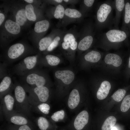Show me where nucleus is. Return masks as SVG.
<instances>
[{
	"label": "nucleus",
	"instance_id": "1",
	"mask_svg": "<svg viewBox=\"0 0 130 130\" xmlns=\"http://www.w3.org/2000/svg\"><path fill=\"white\" fill-rule=\"evenodd\" d=\"M114 9L113 1L106 0L98 3L95 15L94 27L96 31H100L106 28L109 29L112 28L114 18L113 15Z\"/></svg>",
	"mask_w": 130,
	"mask_h": 130
},
{
	"label": "nucleus",
	"instance_id": "2",
	"mask_svg": "<svg viewBox=\"0 0 130 130\" xmlns=\"http://www.w3.org/2000/svg\"><path fill=\"white\" fill-rule=\"evenodd\" d=\"M127 38V35L124 31L114 28H112L100 36L99 46L106 49L116 48Z\"/></svg>",
	"mask_w": 130,
	"mask_h": 130
},
{
	"label": "nucleus",
	"instance_id": "3",
	"mask_svg": "<svg viewBox=\"0 0 130 130\" xmlns=\"http://www.w3.org/2000/svg\"><path fill=\"white\" fill-rule=\"evenodd\" d=\"M79 37L80 39L78 44L79 50L84 51L88 49L95 40L94 24L92 21L86 23L84 26Z\"/></svg>",
	"mask_w": 130,
	"mask_h": 130
},
{
	"label": "nucleus",
	"instance_id": "4",
	"mask_svg": "<svg viewBox=\"0 0 130 130\" xmlns=\"http://www.w3.org/2000/svg\"><path fill=\"white\" fill-rule=\"evenodd\" d=\"M27 90L29 93L28 97L29 103L33 106H35L40 102H46L49 97V89L45 86L27 87Z\"/></svg>",
	"mask_w": 130,
	"mask_h": 130
},
{
	"label": "nucleus",
	"instance_id": "5",
	"mask_svg": "<svg viewBox=\"0 0 130 130\" xmlns=\"http://www.w3.org/2000/svg\"><path fill=\"white\" fill-rule=\"evenodd\" d=\"M15 103L19 110L21 112L28 113L30 110L31 106L26 90L20 84L16 85L14 88Z\"/></svg>",
	"mask_w": 130,
	"mask_h": 130
},
{
	"label": "nucleus",
	"instance_id": "6",
	"mask_svg": "<svg viewBox=\"0 0 130 130\" xmlns=\"http://www.w3.org/2000/svg\"><path fill=\"white\" fill-rule=\"evenodd\" d=\"M38 60L37 56L27 57L17 65L15 68V72L18 75L24 76L35 69Z\"/></svg>",
	"mask_w": 130,
	"mask_h": 130
},
{
	"label": "nucleus",
	"instance_id": "7",
	"mask_svg": "<svg viewBox=\"0 0 130 130\" xmlns=\"http://www.w3.org/2000/svg\"><path fill=\"white\" fill-rule=\"evenodd\" d=\"M79 35L72 30L63 32L61 40L63 49L65 50L69 49L72 51L75 50L78 47L77 38Z\"/></svg>",
	"mask_w": 130,
	"mask_h": 130
},
{
	"label": "nucleus",
	"instance_id": "8",
	"mask_svg": "<svg viewBox=\"0 0 130 130\" xmlns=\"http://www.w3.org/2000/svg\"><path fill=\"white\" fill-rule=\"evenodd\" d=\"M25 82L32 87H41L46 84V80L38 70H35L23 76Z\"/></svg>",
	"mask_w": 130,
	"mask_h": 130
},
{
	"label": "nucleus",
	"instance_id": "9",
	"mask_svg": "<svg viewBox=\"0 0 130 130\" xmlns=\"http://www.w3.org/2000/svg\"><path fill=\"white\" fill-rule=\"evenodd\" d=\"M25 47L22 44L18 43L11 46L7 52L8 60L13 61L18 59L24 52Z\"/></svg>",
	"mask_w": 130,
	"mask_h": 130
},
{
	"label": "nucleus",
	"instance_id": "10",
	"mask_svg": "<svg viewBox=\"0 0 130 130\" xmlns=\"http://www.w3.org/2000/svg\"><path fill=\"white\" fill-rule=\"evenodd\" d=\"M3 97L2 100L3 109L5 114L8 117L15 113L13 110L15 103V99L14 97L8 93Z\"/></svg>",
	"mask_w": 130,
	"mask_h": 130
},
{
	"label": "nucleus",
	"instance_id": "11",
	"mask_svg": "<svg viewBox=\"0 0 130 130\" xmlns=\"http://www.w3.org/2000/svg\"><path fill=\"white\" fill-rule=\"evenodd\" d=\"M113 1L116 13L114 19V28L119 29L118 25L122 12L124 7L125 1L124 0H115Z\"/></svg>",
	"mask_w": 130,
	"mask_h": 130
},
{
	"label": "nucleus",
	"instance_id": "12",
	"mask_svg": "<svg viewBox=\"0 0 130 130\" xmlns=\"http://www.w3.org/2000/svg\"><path fill=\"white\" fill-rule=\"evenodd\" d=\"M55 77L60 79L64 84H68L73 80L75 75L73 72L69 70L57 71L55 73Z\"/></svg>",
	"mask_w": 130,
	"mask_h": 130
},
{
	"label": "nucleus",
	"instance_id": "13",
	"mask_svg": "<svg viewBox=\"0 0 130 130\" xmlns=\"http://www.w3.org/2000/svg\"><path fill=\"white\" fill-rule=\"evenodd\" d=\"M89 115L87 111L83 110L79 113L76 117L74 122L75 128L77 130L83 129L88 122Z\"/></svg>",
	"mask_w": 130,
	"mask_h": 130
},
{
	"label": "nucleus",
	"instance_id": "14",
	"mask_svg": "<svg viewBox=\"0 0 130 130\" xmlns=\"http://www.w3.org/2000/svg\"><path fill=\"white\" fill-rule=\"evenodd\" d=\"M84 15L81 11L76 9L67 8L65 9L63 18H68L65 20H77L78 19L80 20L83 19Z\"/></svg>",
	"mask_w": 130,
	"mask_h": 130
},
{
	"label": "nucleus",
	"instance_id": "15",
	"mask_svg": "<svg viewBox=\"0 0 130 130\" xmlns=\"http://www.w3.org/2000/svg\"><path fill=\"white\" fill-rule=\"evenodd\" d=\"M111 88V85L109 81L107 80L103 81L97 92V98L100 100L105 98L108 95Z\"/></svg>",
	"mask_w": 130,
	"mask_h": 130
},
{
	"label": "nucleus",
	"instance_id": "16",
	"mask_svg": "<svg viewBox=\"0 0 130 130\" xmlns=\"http://www.w3.org/2000/svg\"><path fill=\"white\" fill-rule=\"evenodd\" d=\"M104 60L106 64L111 65L115 67L120 66L122 62L121 58L119 55L112 53L106 54Z\"/></svg>",
	"mask_w": 130,
	"mask_h": 130
},
{
	"label": "nucleus",
	"instance_id": "17",
	"mask_svg": "<svg viewBox=\"0 0 130 130\" xmlns=\"http://www.w3.org/2000/svg\"><path fill=\"white\" fill-rule=\"evenodd\" d=\"M12 84L11 78L9 76H6L2 78L0 84V98L6 94L11 88Z\"/></svg>",
	"mask_w": 130,
	"mask_h": 130
},
{
	"label": "nucleus",
	"instance_id": "18",
	"mask_svg": "<svg viewBox=\"0 0 130 130\" xmlns=\"http://www.w3.org/2000/svg\"><path fill=\"white\" fill-rule=\"evenodd\" d=\"M80 101V97L78 91L74 89L71 92L68 99V105L70 108L74 109L78 105Z\"/></svg>",
	"mask_w": 130,
	"mask_h": 130
},
{
	"label": "nucleus",
	"instance_id": "19",
	"mask_svg": "<svg viewBox=\"0 0 130 130\" xmlns=\"http://www.w3.org/2000/svg\"><path fill=\"white\" fill-rule=\"evenodd\" d=\"M5 26L8 32L13 34H18L20 31V26L16 22L10 20H6Z\"/></svg>",
	"mask_w": 130,
	"mask_h": 130
},
{
	"label": "nucleus",
	"instance_id": "20",
	"mask_svg": "<svg viewBox=\"0 0 130 130\" xmlns=\"http://www.w3.org/2000/svg\"><path fill=\"white\" fill-rule=\"evenodd\" d=\"M10 122L15 124L23 125L26 124L28 123L27 119L24 116L15 113L12 114L7 117Z\"/></svg>",
	"mask_w": 130,
	"mask_h": 130
},
{
	"label": "nucleus",
	"instance_id": "21",
	"mask_svg": "<svg viewBox=\"0 0 130 130\" xmlns=\"http://www.w3.org/2000/svg\"><path fill=\"white\" fill-rule=\"evenodd\" d=\"M101 55L98 51L92 50L87 53L84 56V58L86 61L95 63L98 62L101 59Z\"/></svg>",
	"mask_w": 130,
	"mask_h": 130
},
{
	"label": "nucleus",
	"instance_id": "22",
	"mask_svg": "<svg viewBox=\"0 0 130 130\" xmlns=\"http://www.w3.org/2000/svg\"><path fill=\"white\" fill-rule=\"evenodd\" d=\"M50 24L46 20H42L37 22L35 24V31L37 33H41L45 32L48 28Z\"/></svg>",
	"mask_w": 130,
	"mask_h": 130
},
{
	"label": "nucleus",
	"instance_id": "23",
	"mask_svg": "<svg viewBox=\"0 0 130 130\" xmlns=\"http://www.w3.org/2000/svg\"><path fill=\"white\" fill-rule=\"evenodd\" d=\"M27 19L25 10L22 9L18 11L16 15V21L20 26H23Z\"/></svg>",
	"mask_w": 130,
	"mask_h": 130
},
{
	"label": "nucleus",
	"instance_id": "24",
	"mask_svg": "<svg viewBox=\"0 0 130 130\" xmlns=\"http://www.w3.org/2000/svg\"><path fill=\"white\" fill-rule=\"evenodd\" d=\"M116 119L115 117L111 116L105 120L102 127V130H109L115 124Z\"/></svg>",
	"mask_w": 130,
	"mask_h": 130
},
{
	"label": "nucleus",
	"instance_id": "25",
	"mask_svg": "<svg viewBox=\"0 0 130 130\" xmlns=\"http://www.w3.org/2000/svg\"><path fill=\"white\" fill-rule=\"evenodd\" d=\"M96 0H84L82 1L81 11L84 15L89 12L92 8Z\"/></svg>",
	"mask_w": 130,
	"mask_h": 130
},
{
	"label": "nucleus",
	"instance_id": "26",
	"mask_svg": "<svg viewBox=\"0 0 130 130\" xmlns=\"http://www.w3.org/2000/svg\"><path fill=\"white\" fill-rule=\"evenodd\" d=\"M53 39H52L50 37H46L42 39L39 43V50L43 51L47 49Z\"/></svg>",
	"mask_w": 130,
	"mask_h": 130
},
{
	"label": "nucleus",
	"instance_id": "27",
	"mask_svg": "<svg viewBox=\"0 0 130 130\" xmlns=\"http://www.w3.org/2000/svg\"><path fill=\"white\" fill-rule=\"evenodd\" d=\"M65 9L62 4L58 5L56 7L54 16L57 19H62L64 17Z\"/></svg>",
	"mask_w": 130,
	"mask_h": 130
},
{
	"label": "nucleus",
	"instance_id": "28",
	"mask_svg": "<svg viewBox=\"0 0 130 130\" xmlns=\"http://www.w3.org/2000/svg\"><path fill=\"white\" fill-rule=\"evenodd\" d=\"M25 10L27 19L30 21H35L36 19V16L34 11L33 6L31 4L27 5Z\"/></svg>",
	"mask_w": 130,
	"mask_h": 130
},
{
	"label": "nucleus",
	"instance_id": "29",
	"mask_svg": "<svg viewBox=\"0 0 130 130\" xmlns=\"http://www.w3.org/2000/svg\"><path fill=\"white\" fill-rule=\"evenodd\" d=\"M63 33V32H60L58 35L56 36L54 38L52 41L47 49V51H52L57 47L60 42L61 41Z\"/></svg>",
	"mask_w": 130,
	"mask_h": 130
},
{
	"label": "nucleus",
	"instance_id": "30",
	"mask_svg": "<svg viewBox=\"0 0 130 130\" xmlns=\"http://www.w3.org/2000/svg\"><path fill=\"white\" fill-rule=\"evenodd\" d=\"M45 58L47 63L51 66H55L59 63L60 60L59 58L55 55L49 54L46 55Z\"/></svg>",
	"mask_w": 130,
	"mask_h": 130
},
{
	"label": "nucleus",
	"instance_id": "31",
	"mask_svg": "<svg viewBox=\"0 0 130 130\" xmlns=\"http://www.w3.org/2000/svg\"><path fill=\"white\" fill-rule=\"evenodd\" d=\"M126 93V91L125 90L119 89L113 94L111 96V97L114 100L119 102L122 99Z\"/></svg>",
	"mask_w": 130,
	"mask_h": 130
},
{
	"label": "nucleus",
	"instance_id": "32",
	"mask_svg": "<svg viewBox=\"0 0 130 130\" xmlns=\"http://www.w3.org/2000/svg\"><path fill=\"white\" fill-rule=\"evenodd\" d=\"M37 123L41 130H46L49 126V123L46 119L43 117H39L37 120Z\"/></svg>",
	"mask_w": 130,
	"mask_h": 130
},
{
	"label": "nucleus",
	"instance_id": "33",
	"mask_svg": "<svg viewBox=\"0 0 130 130\" xmlns=\"http://www.w3.org/2000/svg\"><path fill=\"white\" fill-rule=\"evenodd\" d=\"M130 108V95L126 96L121 104L120 109L123 112L127 111Z\"/></svg>",
	"mask_w": 130,
	"mask_h": 130
},
{
	"label": "nucleus",
	"instance_id": "34",
	"mask_svg": "<svg viewBox=\"0 0 130 130\" xmlns=\"http://www.w3.org/2000/svg\"><path fill=\"white\" fill-rule=\"evenodd\" d=\"M124 21L125 24H129L130 22V4L127 2L124 6Z\"/></svg>",
	"mask_w": 130,
	"mask_h": 130
},
{
	"label": "nucleus",
	"instance_id": "35",
	"mask_svg": "<svg viewBox=\"0 0 130 130\" xmlns=\"http://www.w3.org/2000/svg\"><path fill=\"white\" fill-rule=\"evenodd\" d=\"M37 109H38L42 113L46 114L49 112L50 107L49 105L46 103H42L39 104L35 106Z\"/></svg>",
	"mask_w": 130,
	"mask_h": 130
},
{
	"label": "nucleus",
	"instance_id": "36",
	"mask_svg": "<svg viewBox=\"0 0 130 130\" xmlns=\"http://www.w3.org/2000/svg\"><path fill=\"white\" fill-rule=\"evenodd\" d=\"M64 117V111L62 110L54 113L51 116V118L54 121L57 122L59 119H63Z\"/></svg>",
	"mask_w": 130,
	"mask_h": 130
},
{
	"label": "nucleus",
	"instance_id": "37",
	"mask_svg": "<svg viewBox=\"0 0 130 130\" xmlns=\"http://www.w3.org/2000/svg\"><path fill=\"white\" fill-rule=\"evenodd\" d=\"M18 130H31L30 127L26 125H21L19 128Z\"/></svg>",
	"mask_w": 130,
	"mask_h": 130
},
{
	"label": "nucleus",
	"instance_id": "38",
	"mask_svg": "<svg viewBox=\"0 0 130 130\" xmlns=\"http://www.w3.org/2000/svg\"><path fill=\"white\" fill-rule=\"evenodd\" d=\"M5 19V16L3 14L0 13V25L2 24Z\"/></svg>",
	"mask_w": 130,
	"mask_h": 130
},
{
	"label": "nucleus",
	"instance_id": "39",
	"mask_svg": "<svg viewBox=\"0 0 130 130\" xmlns=\"http://www.w3.org/2000/svg\"><path fill=\"white\" fill-rule=\"evenodd\" d=\"M64 2L66 4H71L73 3H75L77 1V0H63Z\"/></svg>",
	"mask_w": 130,
	"mask_h": 130
},
{
	"label": "nucleus",
	"instance_id": "40",
	"mask_svg": "<svg viewBox=\"0 0 130 130\" xmlns=\"http://www.w3.org/2000/svg\"><path fill=\"white\" fill-rule=\"evenodd\" d=\"M25 1L29 3H32L33 1V0H25Z\"/></svg>",
	"mask_w": 130,
	"mask_h": 130
},
{
	"label": "nucleus",
	"instance_id": "41",
	"mask_svg": "<svg viewBox=\"0 0 130 130\" xmlns=\"http://www.w3.org/2000/svg\"><path fill=\"white\" fill-rule=\"evenodd\" d=\"M128 67L129 68H130V57L129 59Z\"/></svg>",
	"mask_w": 130,
	"mask_h": 130
},
{
	"label": "nucleus",
	"instance_id": "42",
	"mask_svg": "<svg viewBox=\"0 0 130 130\" xmlns=\"http://www.w3.org/2000/svg\"><path fill=\"white\" fill-rule=\"evenodd\" d=\"M111 130H118L115 127H112Z\"/></svg>",
	"mask_w": 130,
	"mask_h": 130
}]
</instances>
